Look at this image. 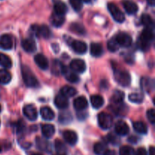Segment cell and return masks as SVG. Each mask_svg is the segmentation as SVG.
I'll return each instance as SVG.
<instances>
[{"instance_id":"cell-1","label":"cell","mask_w":155,"mask_h":155,"mask_svg":"<svg viewBox=\"0 0 155 155\" xmlns=\"http://www.w3.org/2000/svg\"><path fill=\"white\" fill-rule=\"evenodd\" d=\"M21 74H22L24 83L27 87L36 88L39 85V81H38L37 78L33 74L29 67L26 66V65H22L21 66Z\"/></svg>"},{"instance_id":"cell-2","label":"cell","mask_w":155,"mask_h":155,"mask_svg":"<svg viewBox=\"0 0 155 155\" xmlns=\"http://www.w3.org/2000/svg\"><path fill=\"white\" fill-rule=\"evenodd\" d=\"M154 40V32L152 29L145 28L142 32L139 40V46L141 50H147L150 47V43Z\"/></svg>"},{"instance_id":"cell-3","label":"cell","mask_w":155,"mask_h":155,"mask_svg":"<svg viewBox=\"0 0 155 155\" xmlns=\"http://www.w3.org/2000/svg\"><path fill=\"white\" fill-rule=\"evenodd\" d=\"M115 80L121 86L127 87L131 82V77L128 71L124 70H114Z\"/></svg>"},{"instance_id":"cell-4","label":"cell","mask_w":155,"mask_h":155,"mask_svg":"<svg viewBox=\"0 0 155 155\" xmlns=\"http://www.w3.org/2000/svg\"><path fill=\"white\" fill-rule=\"evenodd\" d=\"M107 9L111 15L112 18L118 23H122L125 21V15L123 13L122 11L114 4V3L110 2L107 4Z\"/></svg>"},{"instance_id":"cell-5","label":"cell","mask_w":155,"mask_h":155,"mask_svg":"<svg viewBox=\"0 0 155 155\" xmlns=\"http://www.w3.org/2000/svg\"><path fill=\"white\" fill-rule=\"evenodd\" d=\"M98 122L101 129H108L113 125V118L110 114L102 112L98 114Z\"/></svg>"},{"instance_id":"cell-6","label":"cell","mask_w":155,"mask_h":155,"mask_svg":"<svg viewBox=\"0 0 155 155\" xmlns=\"http://www.w3.org/2000/svg\"><path fill=\"white\" fill-rule=\"evenodd\" d=\"M31 30L33 33L38 37L49 38L51 36V33L48 27L45 25H37L35 24L31 27Z\"/></svg>"},{"instance_id":"cell-7","label":"cell","mask_w":155,"mask_h":155,"mask_svg":"<svg viewBox=\"0 0 155 155\" xmlns=\"http://www.w3.org/2000/svg\"><path fill=\"white\" fill-rule=\"evenodd\" d=\"M115 40L119 44L120 46L124 47H129L131 46L132 42H133V39L131 36L128 34V33H125V32H120L115 37Z\"/></svg>"},{"instance_id":"cell-8","label":"cell","mask_w":155,"mask_h":155,"mask_svg":"<svg viewBox=\"0 0 155 155\" xmlns=\"http://www.w3.org/2000/svg\"><path fill=\"white\" fill-rule=\"evenodd\" d=\"M70 68L74 72L83 73L86 71V65L84 61L82 59H73L70 63Z\"/></svg>"},{"instance_id":"cell-9","label":"cell","mask_w":155,"mask_h":155,"mask_svg":"<svg viewBox=\"0 0 155 155\" xmlns=\"http://www.w3.org/2000/svg\"><path fill=\"white\" fill-rule=\"evenodd\" d=\"M13 40L8 34H2L0 36V48L5 50H9L13 47Z\"/></svg>"},{"instance_id":"cell-10","label":"cell","mask_w":155,"mask_h":155,"mask_svg":"<svg viewBox=\"0 0 155 155\" xmlns=\"http://www.w3.org/2000/svg\"><path fill=\"white\" fill-rule=\"evenodd\" d=\"M24 114L30 121H34L38 117V112L37 110H36V108L32 104H29L24 106Z\"/></svg>"},{"instance_id":"cell-11","label":"cell","mask_w":155,"mask_h":155,"mask_svg":"<svg viewBox=\"0 0 155 155\" xmlns=\"http://www.w3.org/2000/svg\"><path fill=\"white\" fill-rule=\"evenodd\" d=\"M61 74H63L64 75L65 78L69 82H71V83H77L80 80L77 74L73 70L68 68V67L64 66V65L63 69H62Z\"/></svg>"},{"instance_id":"cell-12","label":"cell","mask_w":155,"mask_h":155,"mask_svg":"<svg viewBox=\"0 0 155 155\" xmlns=\"http://www.w3.org/2000/svg\"><path fill=\"white\" fill-rule=\"evenodd\" d=\"M71 47L74 52L79 54H83L87 51V44L83 41L80 40H74L71 43Z\"/></svg>"},{"instance_id":"cell-13","label":"cell","mask_w":155,"mask_h":155,"mask_svg":"<svg viewBox=\"0 0 155 155\" xmlns=\"http://www.w3.org/2000/svg\"><path fill=\"white\" fill-rule=\"evenodd\" d=\"M23 49L27 53H34L36 50V44L34 40L32 38H27L24 39L21 43Z\"/></svg>"},{"instance_id":"cell-14","label":"cell","mask_w":155,"mask_h":155,"mask_svg":"<svg viewBox=\"0 0 155 155\" xmlns=\"http://www.w3.org/2000/svg\"><path fill=\"white\" fill-rule=\"evenodd\" d=\"M115 132L119 135H127L130 132V127L124 121H119L115 125Z\"/></svg>"},{"instance_id":"cell-15","label":"cell","mask_w":155,"mask_h":155,"mask_svg":"<svg viewBox=\"0 0 155 155\" xmlns=\"http://www.w3.org/2000/svg\"><path fill=\"white\" fill-rule=\"evenodd\" d=\"M123 5L124 9L129 15H134L138 12V5L131 0H124L123 2Z\"/></svg>"},{"instance_id":"cell-16","label":"cell","mask_w":155,"mask_h":155,"mask_svg":"<svg viewBox=\"0 0 155 155\" xmlns=\"http://www.w3.org/2000/svg\"><path fill=\"white\" fill-rule=\"evenodd\" d=\"M63 138L68 144L74 145L77 142V135L71 130H66L63 133Z\"/></svg>"},{"instance_id":"cell-17","label":"cell","mask_w":155,"mask_h":155,"mask_svg":"<svg viewBox=\"0 0 155 155\" xmlns=\"http://www.w3.org/2000/svg\"><path fill=\"white\" fill-rule=\"evenodd\" d=\"M54 104L59 109H65L69 105L68 97H64L63 94H59L54 98Z\"/></svg>"},{"instance_id":"cell-18","label":"cell","mask_w":155,"mask_h":155,"mask_svg":"<svg viewBox=\"0 0 155 155\" xmlns=\"http://www.w3.org/2000/svg\"><path fill=\"white\" fill-rule=\"evenodd\" d=\"M34 61L36 65L40 68L41 69L45 70L48 67V61L47 58L42 54H37L35 56Z\"/></svg>"},{"instance_id":"cell-19","label":"cell","mask_w":155,"mask_h":155,"mask_svg":"<svg viewBox=\"0 0 155 155\" xmlns=\"http://www.w3.org/2000/svg\"><path fill=\"white\" fill-rule=\"evenodd\" d=\"M74 106L77 110L82 111L88 106V100L85 97H78L74 100Z\"/></svg>"},{"instance_id":"cell-20","label":"cell","mask_w":155,"mask_h":155,"mask_svg":"<svg viewBox=\"0 0 155 155\" xmlns=\"http://www.w3.org/2000/svg\"><path fill=\"white\" fill-rule=\"evenodd\" d=\"M36 146L42 151L50 152L51 150V144L45 139L41 138H36Z\"/></svg>"},{"instance_id":"cell-21","label":"cell","mask_w":155,"mask_h":155,"mask_svg":"<svg viewBox=\"0 0 155 155\" xmlns=\"http://www.w3.org/2000/svg\"><path fill=\"white\" fill-rule=\"evenodd\" d=\"M40 114L42 118L45 120L50 121V120H52L54 118V111L48 106H44V107L41 108Z\"/></svg>"},{"instance_id":"cell-22","label":"cell","mask_w":155,"mask_h":155,"mask_svg":"<svg viewBox=\"0 0 155 155\" xmlns=\"http://www.w3.org/2000/svg\"><path fill=\"white\" fill-rule=\"evenodd\" d=\"M55 132V128L53 125L45 124L42 127V133L45 138H50L54 135Z\"/></svg>"},{"instance_id":"cell-23","label":"cell","mask_w":155,"mask_h":155,"mask_svg":"<svg viewBox=\"0 0 155 155\" xmlns=\"http://www.w3.org/2000/svg\"><path fill=\"white\" fill-rule=\"evenodd\" d=\"M90 53L92 56L99 57L103 53V47L101 44L93 43L90 46Z\"/></svg>"},{"instance_id":"cell-24","label":"cell","mask_w":155,"mask_h":155,"mask_svg":"<svg viewBox=\"0 0 155 155\" xmlns=\"http://www.w3.org/2000/svg\"><path fill=\"white\" fill-rule=\"evenodd\" d=\"M54 13L59 15H64L68 12V7L62 2H58L54 5Z\"/></svg>"},{"instance_id":"cell-25","label":"cell","mask_w":155,"mask_h":155,"mask_svg":"<svg viewBox=\"0 0 155 155\" xmlns=\"http://www.w3.org/2000/svg\"><path fill=\"white\" fill-rule=\"evenodd\" d=\"M90 101L92 103V106L95 109L101 108L104 103V98L100 95H92L90 98Z\"/></svg>"},{"instance_id":"cell-26","label":"cell","mask_w":155,"mask_h":155,"mask_svg":"<svg viewBox=\"0 0 155 155\" xmlns=\"http://www.w3.org/2000/svg\"><path fill=\"white\" fill-rule=\"evenodd\" d=\"M141 21H142V24L145 27V28L152 29V30L154 29V21L151 18V17L148 14H144V15H142Z\"/></svg>"},{"instance_id":"cell-27","label":"cell","mask_w":155,"mask_h":155,"mask_svg":"<svg viewBox=\"0 0 155 155\" xmlns=\"http://www.w3.org/2000/svg\"><path fill=\"white\" fill-rule=\"evenodd\" d=\"M64 20L65 18L64 17V15H57V14L54 13L52 14V15H51L50 21H51V23L52 25H54V27H61V26L64 24Z\"/></svg>"},{"instance_id":"cell-28","label":"cell","mask_w":155,"mask_h":155,"mask_svg":"<svg viewBox=\"0 0 155 155\" xmlns=\"http://www.w3.org/2000/svg\"><path fill=\"white\" fill-rule=\"evenodd\" d=\"M133 128H134L135 131L137 132L139 134H147L148 132V127H147L146 124L143 122H136L133 123Z\"/></svg>"},{"instance_id":"cell-29","label":"cell","mask_w":155,"mask_h":155,"mask_svg":"<svg viewBox=\"0 0 155 155\" xmlns=\"http://www.w3.org/2000/svg\"><path fill=\"white\" fill-rule=\"evenodd\" d=\"M12 80V75L5 69H0V83L6 84Z\"/></svg>"},{"instance_id":"cell-30","label":"cell","mask_w":155,"mask_h":155,"mask_svg":"<svg viewBox=\"0 0 155 155\" xmlns=\"http://www.w3.org/2000/svg\"><path fill=\"white\" fill-rule=\"evenodd\" d=\"M61 94H63L66 97H71L77 94V91L73 87L67 85V86L63 87L61 88Z\"/></svg>"},{"instance_id":"cell-31","label":"cell","mask_w":155,"mask_h":155,"mask_svg":"<svg viewBox=\"0 0 155 155\" xmlns=\"http://www.w3.org/2000/svg\"><path fill=\"white\" fill-rule=\"evenodd\" d=\"M0 65L5 68H11L12 65V59L6 55L0 53Z\"/></svg>"},{"instance_id":"cell-32","label":"cell","mask_w":155,"mask_h":155,"mask_svg":"<svg viewBox=\"0 0 155 155\" xmlns=\"http://www.w3.org/2000/svg\"><path fill=\"white\" fill-rule=\"evenodd\" d=\"M142 87L145 91L149 92L154 89V81L151 78H142Z\"/></svg>"},{"instance_id":"cell-33","label":"cell","mask_w":155,"mask_h":155,"mask_svg":"<svg viewBox=\"0 0 155 155\" xmlns=\"http://www.w3.org/2000/svg\"><path fill=\"white\" fill-rule=\"evenodd\" d=\"M54 147H55L57 153L65 155L67 152V147L63 141H61V140H56L54 142Z\"/></svg>"},{"instance_id":"cell-34","label":"cell","mask_w":155,"mask_h":155,"mask_svg":"<svg viewBox=\"0 0 155 155\" xmlns=\"http://www.w3.org/2000/svg\"><path fill=\"white\" fill-rule=\"evenodd\" d=\"M106 150V146L104 143L98 142L94 145V152L97 155H103Z\"/></svg>"},{"instance_id":"cell-35","label":"cell","mask_w":155,"mask_h":155,"mask_svg":"<svg viewBox=\"0 0 155 155\" xmlns=\"http://www.w3.org/2000/svg\"><path fill=\"white\" fill-rule=\"evenodd\" d=\"M124 93L120 91H116L112 95V101L115 103H120L124 100Z\"/></svg>"},{"instance_id":"cell-36","label":"cell","mask_w":155,"mask_h":155,"mask_svg":"<svg viewBox=\"0 0 155 155\" xmlns=\"http://www.w3.org/2000/svg\"><path fill=\"white\" fill-rule=\"evenodd\" d=\"M143 99L144 96L141 94H138V93H133L129 95V100L133 103H142Z\"/></svg>"},{"instance_id":"cell-37","label":"cell","mask_w":155,"mask_h":155,"mask_svg":"<svg viewBox=\"0 0 155 155\" xmlns=\"http://www.w3.org/2000/svg\"><path fill=\"white\" fill-rule=\"evenodd\" d=\"M71 7L76 12H80L83 9V2L82 0H69Z\"/></svg>"},{"instance_id":"cell-38","label":"cell","mask_w":155,"mask_h":155,"mask_svg":"<svg viewBox=\"0 0 155 155\" xmlns=\"http://www.w3.org/2000/svg\"><path fill=\"white\" fill-rule=\"evenodd\" d=\"M135 151L130 146H123L120 149V155H134Z\"/></svg>"},{"instance_id":"cell-39","label":"cell","mask_w":155,"mask_h":155,"mask_svg":"<svg viewBox=\"0 0 155 155\" xmlns=\"http://www.w3.org/2000/svg\"><path fill=\"white\" fill-rule=\"evenodd\" d=\"M119 44L117 43V42L116 41L115 38L110 39V40L108 41V43H107V49H108L110 52L117 51L118 49H119Z\"/></svg>"},{"instance_id":"cell-40","label":"cell","mask_w":155,"mask_h":155,"mask_svg":"<svg viewBox=\"0 0 155 155\" xmlns=\"http://www.w3.org/2000/svg\"><path fill=\"white\" fill-rule=\"evenodd\" d=\"M71 30L75 32V33H80V34H83V33H85V29L83 27V26L81 25L80 24H78V23H74V24H73L71 26Z\"/></svg>"},{"instance_id":"cell-41","label":"cell","mask_w":155,"mask_h":155,"mask_svg":"<svg viewBox=\"0 0 155 155\" xmlns=\"http://www.w3.org/2000/svg\"><path fill=\"white\" fill-rule=\"evenodd\" d=\"M64 65L62 63H61L58 61H55L53 65V72L55 73L56 74H58L59 73L62 72V69H63Z\"/></svg>"},{"instance_id":"cell-42","label":"cell","mask_w":155,"mask_h":155,"mask_svg":"<svg viewBox=\"0 0 155 155\" xmlns=\"http://www.w3.org/2000/svg\"><path fill=\"white\" fill-rule=\"evenodd\" d=\"M147 117L148 120L151 122L152 124H154L155 122V111L154 109H151L147 111Z\"/></svg>"},{"instance_id":"cell-43","label":"cell","mask_w":155,"mask_h":155,"mask_svg":"<svg viewBox=\"0 0 155 155\" xmlns=\"http://www.w3.org/2000/svg\"><path fill=\"white\" fill-rule=\"evenodd\" d=\"M136 155H148V153L144 147H139L136 150Z\"/></svg>"},{"instance_id":"cell-44","label":"cell","mask_w":155,"mask_h":155,"mask_svg":"<svg viewBox=\"0 0 155 155\" xmlns=\"http://www.w3.org/2000/svg\"><path fill=\"white\" fill-rule=\"evenodd\" d=\"M107 140H108L110 142L113 143V144H117V143L118 142V139L117 138V137L113 135H109L108 137H107Z\"/></svg>"},{"instance_id":"cell-45","label":"cell","mask_w":155,"mask_h":155,"mask_svg":"<svg viewBox=\"0 0 155 155\" xmlns=\"http://www.w3.org/2000/svg\"><path fill=\"white\" fill-rule=\"evenodd\" d=\"M103 155H117V153L113 150H106Z\"/></svg>"},{"instance_id":"cell-46","label":"cell","mask_w":155,"mask_h":155,"mask_svg":"<svg viewBox=\"0 0 155 155\" xmlns=\"http://www.w3.org/2000/svg\"><path fill=\"white\" fill-rule=\"evenodd\" d=\"M149 155H155V148L154 147H151L149 149Z\"/></svg>"},{"instance_id":"cell-47","label":"cell","mask_w":155,"mask_h":155,"mask_svg":"<svg viewBox=\"0 0 155 155\" xmlns=\"http://www.w3.org/2000/svg\"><path fill=\"white\" fill-rule=\"evenodd\" d=\"M148 4L151 6H154L155 5V0H146Z\"/></svg>"},{"instance_id":"cell-48","label":"cell","mask_w":155,"mask_h":155,"mask_svg":"<svg viewBox=\"0 0 155 155\" xmlns=\"http://www.w3.org/2000/svg\"><path fill=\"white\" fill-rule=\"evenodd\" d=\"M82 2H84L89 3V2H90L91 0H82Z\"/></svg>"},{"instance_id":"cell-49","label":"cell","mask_w":155,"mask_h":155,"mask_svg":"<svg viewBox=\"0 0 155 155\" xmlns=\"http://www.w3.org/2000/svg\"><path fill=\"white\" fill-rule=\"evenodd\" d=\"M31 155H42V154H40V153H34Z\"/></svg>"},{"instance_id":"cell-50","label":"cell","mask_w":155,"mask_h":155,"mask_svg":"<svg viewBox=\"0 0 155 155\" xmlns=\"http://www.w3.org/2000/svg\"><path fill=\"white\" fill-rule=\"evenodd\" d=\"M2 151V147H1V145H0V153H1Z\"/></svg>"},{"instance_id":"cell-51","label":"cell","mask_w":155,"mask_h":155,"mask_svg":"<svg viewBox=\"0 0 155 155\" xmlns=\"http://www.w3.org/2000/svg\"><path fill=\"white\" fill-rule=\"evenodd\" d=\"M1 110H2V107H1V105H0V112H1Z\"/></svg>"},{"instance_id":"cell-52","label":"cell","mask_w":155,"mask_h":155,"mask_svg":"<svg viewBox=\"0 0 155 155\" xmlns=\"http://www.w3.org/2000/svg\"><path fill=\"white\" fill-rule=\"evenodd\" d=\"M54 155H62V154H59V153H57V154H54Z\"/></svg>"},{"instance_id":"cell-53","label":"cell","mask_w":155,"mask_h":155,"mask_svg":"<svg viewBox=\"0 0 155 155\" xmlns=\"http://www.w3.org/2000/svg\"><path fill=\"white\" fill-rule=\"evenodd\" d=\"M0 123H1V122H0Z\"/></svg>"}]
</instances>
